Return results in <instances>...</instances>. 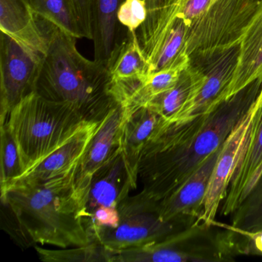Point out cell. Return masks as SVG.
Segmentation results:
<instances>
[{
	"mask_svg": "<svg viewBox=\"0 0 262 262\" xmlns=\"http://www.w3.org/2000/svg\"><path fill=\"white\" fill-rule=\"evenodd\" d=\"M244 91L185 123L160 122L139 161L142 191L160 202L185 183L223 144L258 96L245 97Z\"/></svg>",
	"mask_w": 262,
	"mask_h": 262,
	"instance_id": "obj_1",
	"label": "cell"
},
{
	"mask_svg": "<svg viewBox=\"0 0 262 262\" xmlns=\"http://www.w3.org/2000/svg\"><path fill=\"white\" fill-rule=\"evenodd\" d=\"M39 19L48 41L35 92L46 99L71 105L86 122H101L119 104L112 93L108 67L84 57L76 39Z\"/></svg>",
	"mask_w": 262,
	"mask_h": 262,
	"instance_id": "obj_2",
	"label": "cell"
},
{
	"mask_svg": "<svg viewBox=\"0 0 262 262\" xmlns=\"http://www.w3.org/2000/svg\"><path fill=\"white\" fill-rule=\"evenodd\" d=\"M77 167L44 182H15L1 195L23 234L35 243L60 248L93 243L82 221V202L75 186Z\"/></svg>",
	"mask_w": 262,
	"mask_h": 262,
	"instance_id": "obj_3",
	"label": "cell"
},
{
	"mask_svg": "<svg viewBox=\"0 0 262 262\" xmlns=\"http://www.w3.org/2000/svg\"><path fill=\"white\" fill-rule=\"evenodd\" d=\"M85 122L68 104L46 99L36 92L26 96L7 121L24 173L59 148Z\"/></svg>",
	"mask_w": 262,
	"mask_h": 262,
	"instance_id": "obj_4",
	"label": "cell"
},
{
	"mask_svg": "<svg viewBox=\"0 0 262 262\" xmlns=\"http://www.w3.org/2000/svg\"><path fill=\"white\" fill-rule=\"evenodd\" d=\"M242 247V233L231 225L198 222L162 242L115 251L114 262L234 261Z\"/></svg>",
	"mask_w": 262,
	"mask_h": 262,
	"instance_id": "obj_5",
	"label": "cell"
},
{
	"mask_svg": "<svg viewBox=\"0 0 262 262\" xmlns=\"http://www.w3.org/2000/svg\"><path fill=\"white\" fill-rule=\"evenodd\" d=\"M118 210L119 225L115 228H99L93 235V242L113 251L162 242L194 224L182 219L164 220L159 213V202L142 191L126 198Z\"/></svg>",
	"mask_w": 262,
	"mask_h": 262,
	"instance_id": "obj_6",
	"label": "cell"
},
{
	"mask_svg": "<svg viewBox=\"0 0 262 262\" xmlns=\"http://www.w3.org/2000/svg\"><path fill=\"white\" fill-rule=\"evenodd\" d=\"M260 0H217L188 29L185 49L190 56H208L238 47L241 37Z\"/></svg>",
	"mask_w": 262,
	"mask_h": 262,
	"instance_id": "obj_7",
	"label": "cell"
},
{
	"mask_svg": "<svg viewBox=\"0 0 262 262\" xmlns=\"http://www.w3.org/2000/svg\"><path fill=\"white\" fill-rule=\"evenodd\" d=\"M0 118L5 124L13 108L35 92L43 57L27 50L1 32L0 39Z\"/></svg>",
	"mask_w": 262,
	"mask_h": 262,
	"instance_id": "obj_8",
	"label": "cell"
},
{
	"mask_svg": "<svg viewBox=\"0 0 262 262\" xmlns=\"http://www.w3.org/2000/svg\"><path fill=\"white\" fill-rule=\"evenodd\" d=\"M258 104L257 96L222 145L204 200L202 222L206 224L215 222L216 215L226 197L230 181L248 139Z\"/></svg>",
	"mask_w": 262,
	"mask_h": 262,
	"instance_id": "obj_9",
	"label": "cell"
},
{
	"mask_svg": "<svg viewBox=\"0 0 262 262\" xmlns=\"http://www.w3.org/2000/svg\"><path fill=\"white\" fill-rule=\"evenodd\" d=\"M258 98V107L248 139L234 168L226 197L221 205L222 215H231L249 195L262 176V84Z\"/></svg>",
	"mask_w": 262,
	"mask_h": 262,
	"instance_id": "obj_10",
	"label": "cell"
},
{
	"mask_svg": "<svg viewBox=\"0 0 262 262\" xmlns=\"http://www.w3.org/2000/svg\"><path fill=\"white\" fill-rule=\"evenodd\" d=\"M125 110L120 103L99 123L76 168L75 186L83 206L93 174L121 150Z\"/></svg>",
	"mask_w": 262,
	"mask_h": 262,
	"instance_id": "obj_11",
	"label": "cell"
},
{
	"mask_svg": "<svg viewBox=\"0 0 262 262\" xmlns=\"http://www.w3.org/2000/svg\"><path fill=\"white\" fill-rule=\"evenodd\" d=\"M136 187L137 183L133 179L120 150L93 174L82 206L85 228L96 209L101 207L118 208Z\"/></svg>",
	"mask_w": 262,
	"mask_h": 262,
	"instance_id": "obj_12",
	"label": "cell"
},
{
	"mask_svg": "<svg viewBox=\"0 0 262 262\" xmlns=\"http://www.w3.org/2000/svg\"><path fill=\"white\" fill-rule=\"evenodd\" d=\"M237 59L231 79L217 100V105L229 100L254 82L262 81V0L239 42Z\"/></svg>",
	"mask_w": 262,
	"mask_h": 262,
	"instance_id": "obj_13",
	"label": "cell"
},
{
	"mask_svg": "<svg viewBox=\"0 0 262 262\" xmlns=\"http://www.w3.org/2000/svg\"><path fill=\"white\" fill-rule=\"evenodd\" d=\"M222 145L207 158L185 183L159 202L162 219H182L194 223L202 222L204 200Z\"/></svg>",
	"mask_w": 262,
	"mask_h": 262,
	"instance_id": "obj_14",
	"label": "cell"
},
{
	"mask_svg": "<svg viewBox=\"0 0 262 262\" xmlns=\"http://www.w3.org/2000/svg\"><path fill=\"white\" fill-rule=\"evenodd\" d=\"M237 55V51L233 50L222 53L205 75V80L191 93L183 106L169 120H161V124L185 123L219 106L217 100L231 79Z\"/></svg>",
	"mask_w": 262,
	"mask_h": 262,
	"instance_id": "obj_15",
	"label": "cell"
},
{
	"mask_svg": "<svg viewBox=\"0 0 262 262\" xmlns=\"http://www.w3.org/2000/svg\"><path fill=\"white\" fill-rule=\"evenodd\" d=\"M99 123L100 122H84L70 139L33 168L26 171L15 182L50 180L67 174L78 166L90 141L97 131Z\"/></svg>",
	"mask_w": 262,
	"mask_h": 262,
	"instance_id": "obj_16",
	"label": "cell"
},
{
	"mask_svg": "<svg viewBox=\"0 0 262 262\" xmlns=\"http://www.w3.org/2000/svg\"><path fill=\"white\" fill-rule=\"evenodd\" d=\"M0 29L27 50L47 54V36L28 0H0Z\"/></svg>",
	"mask_w": 262,
	"mask_h": 262,
	"instance_id": "obj_17",
	"label": "cell"
},
{
	"mask_svg": "<svg viewBox=\"0 0 262 262\" xmlns=\"http://www.w3.org/2000/svg\"><path fill=\"white\" fill-rule=\"evenodd\" d=\"M125 110L121 151L133 179L139 180V165L145 145L160 124L162 118L148 107Z\"/></svg>",
	"mask_w": 262,
	"mask_h": 262,
	"instance_id": "obj_18",
	"label": "cell"
},
{
	"mask_svg": "<svg viewBox=\"0 0 262 262\" xmlns=\"http://www.w3.org/2000/svg\"><path fill=\"white\" fill-rule=\"evenodd\" d=\"M123 0H92L95 60L108 65L119 44L117 14Z\"/></svg>",
	"mask_w": 262,
	"mask_h": 262,
	"instance_id": "obj_19",
	"label": "cell"
},
{
	"mask_svg": "<svg viewBox=\"0 0 262 262\" xmlns=\"http://www.w3.org/2000/svg\"><path fill=\"white\" fill-rule=\"evenodd\" d=\"M107 67L111 83L143 79L147 76L146 61L136 31H128L126 39L119 44Z\"/></svg>",
	"mask_w": 262,
	"mask_h": 262,
	"instance_id": "obj_20",
	"label": "cell"
},
{
	"mask_svg": "<svg viewBox=\"0 0 262 262\" xmlns=\"http://www.w3.org/2000/svg\"><path fill=\"white\" fill-rule=\"evenodd\" d=\"M205 73L191 65L182 72L173 88L151 101L146 106L156 112L162 122L169 120L188 100L194 90L203 82Z\"/></svg>",
	"mask_w": 262,
	"mask_h": 262,
	"instance_id": "obj_21",
	"label": "cell"
},
{
	"mask_svg": "<svg viewBox=\"0 0 262 262\" xmlns=\"http://www.w3.org/2000/svg\"><path fill=\"white\" fill-rule=\"evenodd\" d=\"M191 65V59H185L170 68L147 75L130 97L121 104L125 110L145 107L159 95L176 85L182 72Z\"/></svg>",
	"mask_w": 262,
	"mask_h": 262,
	"instance_id": "obj_22",
	"label": "cell"
},
{
	"mask_svg": "<svg viewBox=\"0 0 262 262\" xmlns=\"http://www.w3.org/2000/svg\"><path fill=\"white\" fill-rule=\"evenodd\" d=\"M29 4L38 17L76 39L85 38L70 0H29Z\"/></svg>",
	"mask_w": 262,
	"mask_h": 262,
	"instance_id": "obj_23",
	"label": "cell"
},
{
	"mask_svg": "<svg viewBox=\"0 0 262 262\" xmlns=\"http://www.w3.org/2000/svg\"><path fill=\"white\" fill-rule=\"evenodd\" d=\"M39 259L46 262H114L115 251L93 242L82 246L49 250L35 247Z\"/></svg>",
	"mask_w": 262,
	"mask_h": 262,
	"instance_id": "obj_24",
	"label": "cell"
},
{
	"mask_svg": "<svg viewBox=\"0 0 262 262\" xmlns=\"http://www.w3.org/2000/svg\"><path fill=\"white\" fill-rule=\"evenodd\" d=\"M0 190L4 194L24 174L19 148L7 122L0 125Z\"/></svg>",
	"mask_w": 262,
	"mask_h": 262,
	"instance_id": "obj_25",
	"label": "cell"
},
{
	"mask_svg": "<svg viewBox=\"0 0 262 262\" xmlns=\"http://www.w3.org/2000/svg\"><path fill=\"white\" fill-rule=\"evenodd\" d=\"M231 226L245 231L262 230V176L249 195L231 214Z\"/></svg>",
	"mask_w": 262,
	"mask_h": 262,
	"instance_id": "obj_26",
	"label": "cell"
},
{
	"mask_svg": "<svg viewBox=\"0 0 262 262\" xmlns=\"http://www.w3.org/2000/svg\"><path fill=\"white\" fill-rule=\"evenodd\" d=\"M217 0H168L163 6L167 11L182 19L188 29L203 17Z\"/></svg>",
	"mask_w": 262,
	"mask_h": 262,
	"instance_id": "obj_27",
	"label": "cell"
},
{
	"mask_svg": "<svg viewBox=\"0 0 262 262\" xmlns=\"http://www.w3.org/2000/svg\"><path fill=\"white\" fill-rule=\"evenodd\" d=\"M148 16V10L142 0H123L117 18L119 24L126 27L128 31L135 32L141 27Z\"/></svg>",
	"mask_w": 262,
	"mask_h": 262,
	"instance_id": "obj_28",
	"label": "cell"
},
{
	"mask_svg": "<svg viewBox=\"0 0 262 262\" xmlns=\"http://www.w3.org/2000/svg\"><path fill=\"white\" fill-rule=\"evenodd\" d=\"M119 212L118 208L101 207L93 213L86 225V230L93 239L96 230L102 228H115L119 224Z\"/></svg>",
	"mask_w": 262,
	"mask_h": 262,
	"instance_id": "obj_29",
	"label": "cell"
},
{
	"mask_svg": "<svg viewBox=\"0 0 262 262\" xmlns=\"http://www.w3.org/2000/svg\"><path fill=\"white\" fill-rule=\"evenodd\" d=\"M85 38L93 39L92 0H70Z\"/></svg>",
	"mask_w": 262,
	"mask_h": 262,
	"instance_id": "obj_30",
	"label": "cell"
},
{
	"mask_svg": "<svg viewBox=\"0 0 262 262\" xmlns=\"http://www.w3.org/2000/svg\"><path fill=\"white\" fill-rule=\"evenodd\" d=\"M239 231L242 234V255L262 257V230L257 231Z\"/></svg>",
	"mask_w": 262,
	"mask_h": 262,
	"instance_id": "obj_31",
	"label": "cell"
},
{
	"mask_svg": "<svg viewBox=\"0 0 262 262\" xmlns=\"http://www.w3.org/2000/svg\"><path fill=\"white\" fill-rule=\"evenodd\" d=\"M146 5L148 13L158 10L168 3V0H142Z\"/></svg>",
	"mask_w": 262,
	"mask_h": 262,
	"instance_id": "obj_32",
	"label": "cell"
}]
</instances>
